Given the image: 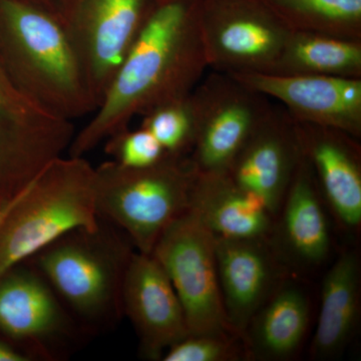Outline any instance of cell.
Here are the masks:
<instances>
[{
    "label": "cell",
    "instance_id": "6da1fadb",
    "mask_svg": "<svg viewBox=\"0 0 361 361\" xmlns=\"http://www.w3.org/2000/svg\"><path fill=\"white\" fill-rule=\"evenodd\" d=\"M201 0L159 2L142 26L68 155L85 157L135 116L189 96L208 68L199 20Z\"/></svg>",
    "mask_w": 361,
    "mask_h": 361
},
{
    "label": "cell",
    "instance_id": "7a4b0ae2",
    "mask_svg": "<svg viewBox=\"0 0 361 361\" xmlns=\"http://www.w3.org/2000/svg\"><path fill=\"white\" fill-rule=\"evenodd\" d=\"M0 58L30 101L73 122L97 104L56 7L30 0H0Z\"/></svg>",
    "mask_w": 361,
    "mask_h": 361
},
{
    "label": "cell",
    "instance_id": "3957f363",
    "mask_svg": "<svg viewBox=\"0 0 361 361\" xmlns=\"http://www.w3.org/2000/svg\"><path fill=\"white\" fill-rule=\"evenodd\" d=\"M135 252L121 230L99 219L96 229L66 233L30 260L59 300L89 329H97L123 314V280Z\"/></svg>",
    "mask_w": 361,
    "mask_h": 361
},
{
    "label": "cell",
    "instance_id": "277c9868",
    "mask_svg": "<svg viewBox=\"0 0 361 361\" xmlns=\"http://www.w3.org/2000/svg\"><path fill=\"white\" fill-rule=\"evenodd\" d=\"M99 224L94 167L85 157L54 159L28 183L0 230V277L66 233Z\"/></svg>",
    "mask_w": 361,
    "mask_h": 361
},
{
    "label": "cell",
    "instance_id": "5b68a950",
    "mask_svg": "<svg viewBox=\"0 0 361 361\" xmlns=\"http://www.w3.org/2000/svg\"><path fill=\"white\" fill-rule=\"evenodd\" d=\"M94 170L97 216L140 253L151 254L169 226L189 210L196 172L188 156L167 154L141 169L106 161Z\"/></svg>",
    "mask_w": 361,
    "mask_h": 361
},
{
    "label": "cell",
    "instance_id": "8992f818",
    "mask_svg": "<svg viewBox=\"0 0 361 361\" xmlns=\"http://www.w3.org/2000/svg\"><path fill=\"white\" fill-rule=\"evenodd\" d=\"M196 134L189 157L200 175L227 174L272 101L228 73L212 71L191 94Z\"/></svg>",
    "mask_w": 361,
    "mask_h": 361
},
{
    "label": "cell",
    "instance_id": "52a82bcc",
    "mask_svg": "<svg viewBox=\"0 0 361 361\" xmlns=\"http://www.w3.org/2000/svg\"><path fill=\"white\" fill-rule=\"evenodd\" d=\"M151 254L177 292L190 334H236L221 296L216 237L193 213L188 210L169 226Z\"/></svg>",
    "mask_w": 361,
    "mask_h": 361
},
{
    "label": "cell",
    "instance_id": "ba28073f",
    "mask_svg": "<svg viewBox=\"0 0 361 361\" xmlns=\"http://www.w3.org/2000/svg\"><path fill=\"white\" fill-rule=\"evenodd\" d=\"M158 0H63L59 13L97 108Z\"/></svg>",
    "mask_w": 361,
    "mask_h": 361
},
{
    "label": "cell",
    "instance_id": "9c48e42d",
    "mask_svg": "<svg viewBox=\"0 0 361 361\" xmlns=\"http://www.w3.org/2000/svg\"><path fill=\"white\" fill-rule=\"evenodd\" d=\"M208 68L228 75L268 73L292 32L262 0H201Z\"/></svg>",
    "mask_w": 361,
    "mask_h": 361
},
{
    "label": "cell",
    "instance_id": "30bf717a",
    "mask_svg": "<svg viewBox=\"0 0 361 361\" xmlns=\"http://www.w3.org/2000/svg\"><path fill=\"white\" fill-rule=\"evenodd\" d=\"M75 134L73 122L44 110L18 90L0 58V202L63 156Z\"/></svg>",
    "mask_w": 361,
    "mask_h": 361
},
{
    "label": "cell",
    "instance_id": "8fae6325",
    "mask_svg": "<svg viewBox=\"0 0 361 361\" xmlns=\"http://www.w3.org/2000/svg\"><path fill=\"white\" fill-rule=\"evenodd\" d=\"M230 75L278 102L298 122L361 139V78L263 73Z\"/></svg>",
    "mask_w": 361,
    "mask_h": 361
},
{
    "label": "cell",
    "instance_id": "7c38bea8",
    "mask_svg": "<svg viewBox=\"0 0 361 361\" xmlns=\"http://www.w3.org/2000/svg\"><path fill=\"white\" fill-rule=\"evenodd\" d=\"M302 158L295 120L283 106L274 104L227 175L276 218Z\"/></svg>",
    "mask_w": 361,
    "mask_h": 361
},
{
    "label": "cell",
    "instance_id": "4fadbf2b",
    "mask_svg": "<svg viewBox=\"0 0 361 361\" xmlns=\"http://www.w3.org/2000/svg\"><path fill=\"white\" fill-rule=\"evenodd\" d=\"M123 312L137 332L142 356L161 360L176 342L189 336V329L174 286L152 254L135 251L126 272Z\"/></svg>",
    "mask_w": 361,
    "mask_h": 361
},
{
    "label": "cell",
    "instance_id": "5bb4252c",
    "mask_svg": "<svg viewBox=\"0 0 361 361\" xmlns=\"http://www.w3.org/2000/svg\"><path fill=\"white\" fill-rule=\"evenodd\" d=\"M216 262L228 324L242 338L252 317L286 276V268L270 238H216Z\"/></svg>",
    "mask_w": 361,
    "mask_h": 361
},
{
    "label": "cell",
    "instance_id": "9a60e30c",
    "mask_svg": "<svg viewBox=\"0 0 361 361\" xmlns=\"http://www.w3.org/2000/svg\"><path fill=\"white\" fill-rule=\"evenodd\" d=\"M303 156L324 203L348 231L361 225V148L348 133L295 120Z\"/></svg>",
    "mask_w": 361,
    "mask_h": 361
},
{
    "label": "cell",
    "instance_id": "2e32d148",
    "mask_svg": "<svg viewBox=\"0 0 361 361\" xmlns=\"http://www.w3.org/2000/svg\"><path fill=\"white\" fill-rule=\"evenodd\" d=\"M323 203L314 173L303 156L270 236L287 271L317 267L329 257L331 237Z\"/></svg>",
    "mask_w": 361,
    "mask_h": 361
},
{
    "label": "cell",
    "instance_id": "e0dca14e",
    "mask_svg": "<svg viewBox=\"0 0 361 361\" xmlns=\"http://www.w3.org/2000/svg\"><path fill=\"white\" fill-rule=\"evenodd\" d=\"M20 264L0 277V332L42 355L52 341L70 332L71 319L37 268Z\"/></svg>",
    "mask_w": 361,
    "mask_h": 361
},
{
    "label": "cell",
    "instance_id": "ac0fdd59",
    "mask_svg": "<svg viewBox=\"0 0 361 361\" xmlns=\"http://www.w3.org/2000/svg\"><path fill=\"white\" fill-rule=\"evenodd\" d=\"M310 301L298 282L285 276L249 322L242 336L245 360H288L307 334Z\"/></svg>",
    "mask_w": 361,
    "mask_h": 361
},
{
    "label": "cell",
    "instance_id": "d6986e66",
    "mask_svg": "<svg viewBox=\"0 0 361 361\" xmlns=\"http://www.w3.org/2000/svg\"><path fill=\"white\" fill-rule=\"evenodd\" d=\"M189 211L216 238L268 239L276 220L227 174L196 173Z\"/></svg>",
    "mask_w": 361,
    "mask_h": 361
},
{
    "label": "cell",
    "instance_id": "ffe728a7",
    "mask_svg": "<svg viewBox=\"0 0 361 361\" xmlns=\"http://www.w3.org/2000/svg\"><path fill=\"white\" fill-rule=\"evenodd\" d=\"M360 269L358 254L348 250L327 271L310 344L312 360H336L355 336L360 311Z\"/></svg>",
    "mask_w": 361,
    "mask_h": 361
},
{
    "label": "cell",
    "instance_id": "44dd1931",
    "mask_svg": "<svg viewBox=\"0 0 361 361\" xmlns=\"http://www.w3.org/2000/svg\"><path fill=\"white\" fill-rule=\"evenodd\" d=\"M268 73L361 78V40L292 32Z\"/></svg>",
    "mask_w": 361,
    "mask_h": 361
},
{
    "label": "cell",
    "instance_id": "7402d4cb",
    "mask_svg": "<svg viewBox=\"0 0 361 361\" xmlns=\"http://www.w3.org/2000/svg\"><path fill=\"white\" fill-rule=\"evenodd\" d=\"M291 32L361 40V0H262Z\"/></svg>",
    "mask_w": 361,
    "mask_h": 361
},
{
    "label": "cell",
    "instance_id": "603a6c76",
    "mask_svg": "<svg viewBox=\"0 0 361 361\" xmlns=\"http://www.w3.org/2000/svg\"><path fill=\"white\" fill-rule=\"evenodd\" d=\"M191 94L142 116L141 127L153 134L169 155L189 156L193 148L196 122Z\"/></svg>",
    "mask_w": 361,
    "mask_h": 361
},
{
    "label": "cell",
    "instance_id": "cb8c5ba5",
    "mask_svg": "<svg viewBox=\"0 0 361 361\" xmlns=\"http://www.w3.org/2000/svg\"><path fill=\"white\" fill-rule=\"evenodd\" d=\"M245 358L241 337L233 334H189L164 353L163 361H236Z\"/></svg>",
    "mask_w": 361,
    "mask_h": 361
},
{
    "label": "cell",
    "instance_id": "d4e9b609",
    "mask_svg": "<svg viewBox=\"0 0 361 361\" xmlns=\"http://www.w3.org/2000/svg\"><path fill=\"white\" fill-rule=\"evenodd\" d=\"M106 153L123 167L141 169L159 163L167 153L151 132L140 126L111 135L106 142Z\"/></svg>",
    "mask_w": 361,
    "mask_h": 361
},
{
    "label": "cell",
    "instance_id": "484cf974",
    "mask_svg": "<svg viewBox=\"0 0 361 361\" xmlns=\"http://www.w3.org/2000/svg\"><path fill=\"white\" fill-rule=\"evenodd\" d=\"M27 185H26L25 188H23L18 193L14 195V196L9 197V198L4 199V200L0 202V230H1L2 226H4V222H6L9 214L13 210L14 207L18 205V202L23 198Z\"/></svg>",
    "mask_w": 361,
    "mask_h": 361
},
{
    "label": "cell",
    "instance_id": "4316f807",
    "mask_svg": "<svg viewBox=\"0 0 361 361\" xmlns=\"http://www.w3.org/2000/svg\"><path fill=\"white\" fill-rule=\"evenodd\" d=\"M30 356L20 353L8 344L0 341V361H28Z\"/></svg>",
    "mask_w": 361,
    "mask_h": 361
},
{
    "label": "cell",
    "instance_id": "83f0119b",
    "mask_svg": "<svg viewBox=\"0 0 361 361\" xmlns=\"http://www.w3.org/2000/svg\"><path fill=\"white\" fill-rule=\"evenodd\" d=\"M30 1L37 2V4H44V6L56 7V8H58L56 0H30Z\"/></svg>",
    "mask_w": 361,
    "mask_h": 361
},
{
    "label": "cell",
    "instance_id": "f1b7e54d",
    "mask_svg": "<svg viewBox=\"0 0 361 361\" xmlns=\"http://www.w3.org/2000/svg\"><path fill=\"white\" fill-rule=\"evenodd\" d=\"M61 1H63V0H56V6H58V8H59V4H61Z\"/></svg>",
    "mask_w": 361,
    "mask_h": 361
},
{
    "label": "cell",
    "instance_id": "f546056e",
    "mask_svg": "<svg viewBox=\"0 0 361 361\" xmlns=\"http://www.w3.org/2000/svg\"><path fill=\"white\" fill-rule=\"evenodd\" d=\"M163 1H166V0H158V2H163Z\"/></svg>",
    "mask_w": 361,
    "mask_h": 361
}]
</instances>
